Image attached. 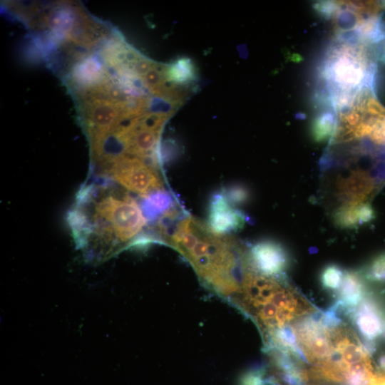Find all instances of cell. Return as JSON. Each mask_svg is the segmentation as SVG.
Wrapping results in <instances>:
<instances>
[{
  "instance_id": "obj_1",
  "label": "cell",
  "mask_w": 385,
  "mask_h": 385,
  "mask_svg": "<svg viewBox=\"0 0 385 385\" xmlns=\"http://www.w3.org/2000/svg\"><path fill=\"white\" fill-rule=\"evenodd\" d=\"M78 243H132L145 231L148 222L140 205L112 180L93 175L78 190L67 216Z\"/></svg>"
},
{
  "instance_id": "obj_2",
  "label": "cell",
  "mask_w": 385,
  "mask_h": 385,
  "mask_svg": "<svg viewBox=\"0 0 385 385\" xmlns=\"http://www.w3.org/2000/svg\"><path fill=\"white\" fill-rule=\"evenodd\" d=\"M283 277L263 275L247 265L240 290L232 299L255 319L264 337L314 311Z\"/></svg>"
},
{
  "instance_id": "obj_3",
  "label": "cell",
  "mask_w": 385,
  "mask_h": 385,
  "mask_svg": "<svg viewBox=\"0 0 385 385\" xmlns=\"http://www.w3.org/2000/svg\"><path fill=\"white\" fill-rule=\"evenodd\" d=\"M181 255L217 294L232 299L240 292L245 253L231 237L217 235L198 220L197 237Z\"/></svg>"
},
{
  "instance_id": "obj_4",
  "label": "cell",
  "mask_w": 385,
  "mask_h": 385,
  "mask_svg": "<svg viewBox=\"0 0 385 385\" xmlns=\"http://www.w3.org/2000/svg\"><path fill=\"white\" fill-rule=\"evenodd\" d=\"M158 170L140 158L123 156L93 175L109 178L127 191L144 197L164 190Z\"/></svg>"
},
{
  "instance_id": "obj_5",
  "label": "cell",
  "mask_w": 385,
  "mask_h": 385,
  "mask_svg": "<svg viewBox=\"0 0 385 385\" xmlns=\"http://www.w3.org/2000/svg\"><path fill=\"white\" fill-rule=\"evenodd\" d=\"M247 257L255 271L272 277H284L290 261L284 246L272 240H262L252 245Z\"/></svg>"
},
{
  "instance_id": "obj_6",
  "label": "cell",
  "mask_w": 385,
  "mask_h": 385,
  "mask_svg": "<svg viewBox=\"0 0 385 385\" xmlns=\"http://www.w3.org/2000/svg\"><path fill=\"white\" fill-rule=\"evenodd\" d=\"M246 221L245 215L228 202L222 190L212 195L208 207L207 225L214 233L227 235L237 232Z\"/></svg>"
},
{
  "instance_id": "obj_7",
  "label": "cell",
  "mask_w": 385,
  "mask_h": 385,
  "mask_svg": "<svg viewBox=\"0 0 385 385\" xmlns=\"http://www.w3.org/2000/svg\"><path fill=\"white\" fill-rule=\"evenodd\" d=\"M382 182L370 172L354 170L337 183L338 195L343 204H362L375 193Z\"/></svg>"
},
{
  "instance_id": "obj_8",
  "label": "cell",
  "mask_w": 385,
  "mask_h": 385,
  "mask_svg": "<svg viewBox=\"0 0 385 385\" xmlns=\"http://www.w3.org/2000/svg\"><path fill=\"white\" fill-rule=\"evenodd\" d=\"M359 334L364 339V346L371 353L372 342L384 331V320L381 308L372 298L365 297L350 315Z\"/></svg>"
},
{
  "instance_id": "obj_9",
  "label": "cell",
  "mask_w": 385,
  "mask_h": 385,
  "mask_svg": "<svg viewBox=\"0 0 385 385\" xmlns=\"http://www.w3.org/2000/svg\"><path fill=\"white\" fill-rule=\"evenodd\" d=\"M363 279L358 272L345 271L338 296L332 307L339 314L351 315L366 297Z\"/></svg>"
},
{
  "instance_id": "obj_10",
  "label": "cell",
  "mask_w": 385,
  "mask_h": 385,
  "mask_svg": "<svg viewBox=\"0 0 385 385\" xmlns=\"http://www.w3.org/2000/svg\"><path fill=\"white\" fill-rule=\"evenodd\" d=\"M140 203L143 214L148 222H155L175 204L173 196L166 190H160L142 197Z\"/></svg>"
},
{
  "instance_id": "obj_11",
  "label": "cell",
  "mask_w": 385,
  "mask_h": 385,
  "mask_svg": "<svg viewBox=\"0 0 385 385\" xmlns=\"http://www.w3.org/2000/svg\"><path fill=\"white\" fill-rule=\"evenodd\" d=\"M166 78L175 83H186L195 77V69L188 58H180L170 64L164 73Z\"/></svg>"
},
{
  "instance_id": "obj_12",
  "label": "cell",
  "mask_w": 385,
  "mask_h": 385,
  "mask_svg": "<svg viewBox=\"0 0 385 385\" xmlns=\"http://www.w3.org/2000/svg\"><path fill=\"white\" fill-rule=\"evenodd\" d=\"M361 205L343 204L340 206L333 215L335 225L342 229H353L361 225L359 217Z\"/></svg>"
},
{
  "instance_id": "obj_13",
  "label": "cell",
  "mask_w": 385,
  "mask_h": 385,
  "mask_svg": "<svg viewBox=\"0 0 385 385\" xmlns=\"http://www.w3.org/2000/svg\"><path fill=\"white\" fill-rule=\"evenodd\" d=\"M344 272L336 264H329L322 270L319 276L320 283L324 289L338 291L343 279Z\"/></svg>"
},
{
  "instance_id": "obj_14",
  "label": "cell",
  "mask_w": 385,
  "mask_h": 385,
  "mask_svg": "<svg viewBox=\"0 0 385 385\" xmlns=\"http://www.w3.org/2000/svg\"><path fill=\"white\" fill-rule=\"evenodd\" d=\"M364 275L372 282L385 283V251L369 263L364 270Z\"/></svg>"
},
{
  "instance_id": "obj_15",
  "label": "cell",
  "mask_w": 385,
  "mask_h": 385,
  "mask_svg": "<svg viewBox=\"0 0 385 385\" xmlns=\"http://www.w3.org/2000/svg\"><path fill=\"white\" fill-rule=\"evenodd\" d=\"M226 199L232 205H243L250 198L249 189L243 185L235 184L222 190Z\"/></svg>"
},
{
  "instance_id": "obj_16",
  "label": "cell",
  "mask_w": 385,
  "mask_h": 385,
  "mask_svg": "<svg viewBox=\"0 0 385 385\" xmlns=\"http://www.w3.org/2000/svg\"><path fill=\"white\" fill-rule=\"evenodd\" d=\"M367 385H385V374H374Z\"/></svg>"
},
{
  "instance_id": "obj_17",
  "label": "cell",
  "mask_w": 385,
  "mask_h": 385,
  "mask_svg": "<svg viewBox=\"0 0 385 385\" xmlns=\"http://www.w3.org/2000/svg\"><path fill=\"white\" fill-rule=\"evenodd\" d=\"M379 364L381 370L385 371V354L382 355L379 360Z\"/></svg>"
},
{
  "instance_id": "obj_18",
  "label": "cell",
  "mask_w": 385,
  "mask_h": 385,
  "mask_svg": "<svg viewBox=\"0 0 385 385\" xmlns=\"http://www.w3.org/2000/svg\"><path fill=\"white\" fill-rule=\"evenodd\" d=\"M381 59L385 62V43L382 46V49L381 50Z\"/></svg>"
}]
</instances>
